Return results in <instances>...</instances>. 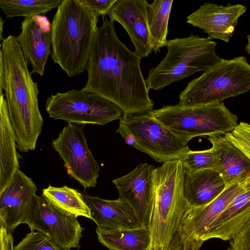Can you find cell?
<instances>
[{
	"label": "cell",
	"instance_id": "6da1fadb",
	"mask_svg": "<svg viewBox=\"0 0 250 250\" xmlns=\"http://www.w3.org/2000/svg\"><path fill=\"white\" fill-rule=\"evenodd\" d=\"M114 23L104 21L96 30L85 68L87 79L81 89L110 101L124 114L149 113L154 103L141 71L142 58L121 41Z\"/></svg>",
	"mask_w": 250,
	"mask_h": 250
},
{
	"label": "cell",
	"instance_id": "7a4b0ae2",
	"mask_svg": "<svg viewBox=\"0 0 250 250\" xmlns=\"http://www.w3.org/2000/svg\"><path fill=\"white\" fill-rule=\"evenodd\" d=\"M5 71L4 95L17 137V148L26 152L36 148L43 120L39 108L38 83L34 82L16 37L1 43Z\"/></svg>",
	"mask_w": 250,
	"mask_h": 250
},
{
	"label": "cell",
	"instance_id": "3957f363",
	"mask_svg": "<svg viewBox=\"0 0 250 250\" xmlns=\"http://www.w3.org/2000/svg\"><path fill=\"white\" fill-rule=\"evenodd\" d=\"M51 23V58L70 77L83 73L98 18L80 0H62Z\"/></svg>",
	"mask_w": 250,
	"mask_h": 250
},
{
	"label": "cell",
	"instance_id": "277c9868",
	"mask_svg": "<svg viewBox=\"0 0 250 250\" xmlns=\"http://www.w3.org/2000/svg\"><path fill=\"white\" fill-rule=\"evenodd\" d=\"M184 177L180 160L166 162L153 170L148 249L167 250L181 229L190 208L184 194Z\"/></svg>",
	"mask_w": 250,
	"mask_h": 250
},
{
	"label": "cell",
	"instance_id": "5b68a950",
	"mask_svg": "<svg viewBox=\"0 0 250 250\" xmlns=\"http://www.w3.org/2000/svg\"><path fill=\"white\" fill-rule=\"evenodd\" d=\"M216 45L208 37L193 34L168 40L166 56L157 67L150 69L146 79L148 89L159 90L197 72L206 71L222 59L216 54Z\"/></svg>",
	"mask_w": 250,
	"mask_h": 250
},
{
	"label": "cell",
	"instance_id": "8992f818",
	"mask_svg": "<svg viewBox=\"0 0 250 250\" xmlns=\"http://www.w3.org/2000/svg\"><path fill=\"white\" fill-rule=\"evenodd\" d=\"M250 91V64L241 56L222 60L189 82L179 104L194 106L222 102Z\"/></svg>",
	"mask_w": 250,
	"mask_h": 250
},
{
	"label": "cell",
	"instance_id": "52a82bcc",
	"mask_svg": "<svg viewBox=\"0 0 250 250\" xmlns=\"http://www.w3.org/2000/svg\"><path fill=\"white\" fill-rule=\"evenodd\" d=\"M185 144L192 138L219 136L232 131L238 117L224 102L194 106H164L149 112Z\"/></svg>",
	"mask_w": 250,
	"mask_h": 250
},
{
	"label": "cell",
	"instance_id": "ba28073f",
	"mask_svg": "<svg viewBox=\"0 0 250 250\" xmlns=\"http://www.w3.org/2000/svg\"><path fill=\"white\" fill-rule=\"evenodd\" d=\"M50 118L76 125H104L124 113L116 104L95 93L73 89L51 95L45 105Z\"/></svg>",
	"mask_w": 250,
	"mask_h": 250
},
{
	"label": "cell",
	"instance_id": "9c48e42d",
	"mask_svg": "<svg viewBox=\"0 0 250 250\" xmlns=\"http://www.w3.org/2000/svg\"><path fill=\"white\" fill-rule=\"evenodd\" d=\"M119 123L135 138L137 149L157 162L180 160L190 150L180 138L150 113L124 114Z\"/></svg>",
	"mask_w": 250,
	"mask_h": 250
},
{
	"label": "cell",
	"instance_id": "30bf717a",
	"mask_svg": "<svg viewBox=\"0 0 250 250\" xmlns=\"http://www.w3.org/2000/svg\"><path fill=\"white\" fill-rule=\"evenodd\" d=\"M52 146L72 178L85 189L96 187L100 168L88 148L82 127L68 123L52 140Z\"/></svg>",
	"mask_w": 250,
	"mask_h": 250
},
{
	"label": "cell",
	"instance_id": "8fae6325",
	"mask_svg": "<svg viewBox=\"0 0 250 250\" xmlns=\"http://www.w3.org/2000/svg\"><path fill=\"white\" fill-rule=\"evenodd\" d=\"M77 216L54 206L42 196L36 195L32 208L23 223L31 230L47 235L60 250L80 247V241L84 229Z\"/></svg>",
	"mask_w": 250,
	"mask_h": 250
},
{
	"label": "cell",
	"instance_id": "7c38bea8",
	"mask_svg": "<svg viewBox=\"0 0 250 250\" xmlns=\"http://www.w3.org/2000/svg\"><path fill=\"white\" fill-rule=\"evenodd\" d=\"M37 188L33 180L18 170L0 192V228L13 233L23 224L34 203Z\"/></svg>",
	"mask_w": 250,
	"mask_h": 250
},
{
	"label": "cell",
	"instance_id": "4fadbf2b",
	"mask_svg": "<svg viewBox=\"0 0 250 250\" xmlns=\"http://www.w3.org/2000/svg\"><path fill=\"white\" fill-rule=\"evenodd\" d=\"M153 169L152 165L142 163L129 173L112 180L119 198L131 207L141 226L146 227L152 207Z\"/></svg>",
	"mask_w": 250,
	"mask_h": 250
},
{
	"label": "cell",
	"instance_id": "5bb4252c",
	"mask_svg": "<svg viewBox=\"0 0 250 250\" xmlns=\"http://www.w3.org/2000/svg\"><path fill=\"white\" fill-rule=\"evenodd\" d=\"M148 4L146 0H116L107 13L110 20L125 29L134 52L141 58L153 51L147 18Z\"/></svg>",
	"mask_w": 250,
	"mask_h": 250
},
{
	"label": "cell",
	"instance_id": "9a60e30c",
	"mask_svg": "<svg viewBox=\"0 0 250 250\" xmlns=\"http://www.w3.org/2000/svg\"><path fill=\"white\" fill-rule=\"evenodd\" d=\"M242 4L227 5L205 3L187 17V22L203 30L210 39L229 42L238 24L239 19L246 12Z\"/></svg>",
	"mask_w": 250,
	"mask_h": 250
},
{
	"label": "cell",
	"instance_id": "2e32d148",
	"mask_svg": "<svg viewBox=\"0 0 250 250\" xmlns=\"http://www.w3.org/2000/svg\"><path fill=\"white\" fill-rule=\"evenodd\" d=\"M16 37L23 56L32 66V73L42 77L51 53V24L47 18L37 15L24 18Z\"/></svg>",
	"mask_w": 250,
	"mask_h": 250
},
{
	"label": "cell",
	"instance_id": "e0dca14e",
	"mask_svg": "<svg viewBox=\"0 0 250 250\" xmlns=\"http://www.w3.org/2000/svg\"><path fill=\"white\" fill-rule=\"evenodd\" d=\"M247 179L227 186L209 204L199 208H190L184 218L181 233L187 237L204 242V237L211 225L242 190Z\"/></svg>",
	"mask_w": 250,
	"mask_h": 250
},
{
	"label": "cell",
	"instance_id": "ac0fdd59",
	"mask_svg": "<svg viewBox=\"0 0 250 250\" xmlns=\"http://www.w3.org/2000/svg\"><path fill=\"white\" fill-rule=\"evenodd\" d=\"M82 194L91 209L92 220L97 225V229L111 232L142 226L131 207L121 199L107 200Z\"/></svg>",
	"mask_w": 250,
	"mask_h": 250
},
{
	"label": "cell",
	"instance_id": "d6986e66",
	"mask_svg": "<svg viewBox=\"0 0 250 250\" xmlns=\"http://www.w3.org/2000/svg\"><path fill=\"white\" fill-rule=\"evenodd\" d=\"M250 220V176L238 194L210 226L204 241L229 240Z\"/></svg>",
	"mask_w": 250,
	"mask_h": 250
},
{
	"label": "cell",
	"instance_id": "ffe728a7",
	"mask_svg": "<svg viewBox=\"0 0 250 250\" xmlns=\"http://www.w3.org/2000/svg\"><path fill=\"white\" fill-rule=\"evenodd\" d=\"M208 139L216 158L214 170L221 175L226 187L250 176V160L225 135L210 136Z\"/></svg>",
	"mask_w": 250,
	"mask_h": 250
},
{
	"label": "cell",
	"instance_id": "44dd1931",
	"mask_svg": "<svg viewBox=\"0 0 250 250\" xmlns=\"http://www.w3.org/2000/svg\"><path fill=\"white\" fill-rule=\"evenodd\" d=\"M226 186L221 175L215 170L204 169L185 173L184 194L190 208L204 206L215 199Z\"/></svg>",
	"mask_w": 250,
	"mask_h": 250
},
{
	"label": "cell",
	"instance_id": "7402d4cb",
	"mask_svg": "<svg viewBox=\"0 0 250 250\" xmlns=\"http://www.w3.org/2000/svg\"><path fill=\"white\" fill-rule=\"evenodd\" d=\"M4 94L0 96V192L19 169L17 137L12 125Z\"/></svg>",
	"mask_w": 250,
	"mask_h": 250
},
{
	"label": "cell",
	"instance_id": "603a6c76",
	"mask_svg": "<svg viewBox=\"0 0 250 250\" xmlns=\"http://www.w3.org/2000/svg\"><path fill=\"white\" fill-rule=\"evenodd\" d=\"M99 242L109 250H147L149 246L148 228L103 232L96 229Z\"/></svg>",
	"mask_w": 250,
	"mask_h": 250
},
{
	"label": "cell",
	"instance_id": "cb8c5ba5",
	"mask_svg": "<svg viewBox=\"0 0 250 250\" xmlns=\"http://www.w3.org/2000/svg\"><path fill=\"white\" fill-rule=\"evenodd\" d=\"M42 196L66 213L92 220L91 209L84 201L83 194L76 189L66 186L61 188L49 186L42 189Z\"/></svg>",
	"mask_w": 250,
	"mask_h": 250
},
{
	"label": "cell",
	"instance_id": "d4e9b609",
	"mask_svg": "<svg viewBox=\"0 0 250 250\" xmlns=\"http://www.w3.org/2000/svg\"><path fill=\"white\" fill-rule=\"evenodd\" d=\"M173 0H155L149 3L147 18L148 26L154 53L166 46L167 41L168 23Z\"/></svg>",
	"mask_w": 250,
	"mask_h": 250
},
{
	"label": "cell",
	"instance_id": "484cf974",
	"mask_svg": "<svg viewBox=\"0 0 250 250\" xmlns=\"http://www.w3.org/2000/svg\"><path fill=\"white\" fill-rule=\"evenodd\" d=\"M62 0H0V7L6 18H29L46 14L57 8Z\"/></svg>",
	"mask_w": 250,
	"mask_h": 250
},
{
	"label": "cell",
	"instance_id": "4316f807",
	"mask_svg": "<svg viewBox=\"0 0 250 250\" xmlns=\"http://www.w3.org/2000/svg\"><path fill=\"white\" fill-rule=\"evenodd\" d=\"M180 160L185 173H192L208 169H214L216 165L215 156L211 148L198 151L189 150Z\"/></svg>",
	"mask_w": 250,
	"mask_h": 250
},
{
	"label": "cell",
	"instance_id": "83f0119b",
	"mask_svg": "<svg viewBox=\"0 0 250 250\" xmlns=\"http://www.w3.org/2000/svg\"><path fill=\"white\" fill-rule=\"evenodd\" d=\"M14 250H60L44 233L31 230L15 247Z\"/></svg>",
	"mask_w": 250,
	"mask_h": 250
},
{
	"label": "cell",
	"instance_id": "f1b7e54d",
	"mask_svg": "<svg viewBox=\"0 0 250 250\" xmlns=\"http://www.w3.org/2000/svg\"><path fill=\"white\" fill-rule=\"evenodd\" d=\"M224 135L250 160V124L240 122L232 131Z\"/></svg>",
	"mask_w": 250,
	"mask_h": 250
},
{
	"label": "cell",
	"instance_id": "f546056e",
	"mask_svg": "<svg viewBox=\"0 0 250 250\" xmlns=\"http://www.w3.org/2000/svg\"><path fill=\"white\" fill-rule=\"evenodd\" d=\"M228 250H250V220L229 240Z\"/></svg>",
	"mask_w": 250,
	"mask_h": 250
},
{
	"label": "cell",
	"instance_id": "4dcf8cb0",
	"mask_svg": "<svg viewBox=\"0 0 250 250\" xmlns=\"http://www.w3.org/2000/svg\"><path fill=\"white\" fill-rule=\"evenodd\" d=\"M81 1L89 8L98 17L101 15L107 14L116 0H80Z\"/></svg>",
	"mask_w": 250,
	"mask_h": 250
},
{
	"label": "cell",
	"instance_id": "1f68e13d",
	"mask_svg": "<svg viewBox=\"0 0 250 250\" xmlns=\"http://www.w3.org/2000/svg\"><path fill=\"white\" fill-rule=\"evenodd\" d=\"M204 242L184 236L179 231L174 250H200Z\"/></svg>",
	"mask_w": 250,
	"mask_h": 250
},
{
	"label": "cell",
	"instance_id": "d6a6232c",
	"mask_svg": "<svg viewBox=\"0 0 250 250\" xmlns=\"http://www.w3.org/2000/svg\"><path fill=\"white\" fill-rule=\"evenodd\" d=\"M0 250H14L12 234L0 228Z\"/></svg>",
	"mask_w": 250,
	"mask_h": 250
},
{
	"label": "cell",
	"instance_id": "836d02e7",
	"mask_svg": "<svg viewBox=\"0 0 250 250\" xmlns=\"http://www.w3.org/2000/svg\"><path fill=\"white\" fill-rule=\"evenodd\" d=\"M119 133L125 142L126 144L131 146L135 148H137V143L135 138L127 128L122 124L119 123L118 128L116 131Z\"/></svg>",
	"mask_w": 250,
	"mask_h": 250
},
{
	"label": "cell",
	"instance_id": "e575fe53",
	"mask_svg": "<svg viewBox=\"0 0 250 250\" xmlns=\"http://www.w3.org/2000/svg\"><path fill=\"white\" fill-rule=\"evenodd\" d=\"M5 87V71L2 52L0 50V91L2 93Z\"/></svg>",
	"mask_w": 250,
	"mask_h": 250
},
{
	"label": "cell",
	"instance_id": "d590c367",
	"mask_svg": "<svg viewBox=\"0 0 250 250\" xmlns=\"http://www.w3.org/2000/svg\"><path fill=\"white\" fill-rule=\"evenodd\" d=\"M178 233L174 237L173 241H172V243L170 244L169 248L166 250H175L176 243H177ZM147 250H156V249H148Z\"/></svg>",
	"mask_w": 250,
	"mask_h": 250
},
{
	"label": "cell",
	"instance_id": "8d00e7d4",
	"mask_svg": "<svg viewBox=\"0 0 250 250\" xmlns=\"http://www.w3.org/2000/svg\"><path fill=\"white\" fill-rule=\"evenodd\" d=\"M246 38L247 39V43L245 46V50L250 56V34L247 35Z\"/></svg>",
	"mask_w": 250,
	"mask_h": 250
},
{
	"label": "cell",
	"instance_id": "74e56055",
	"mask_svg": "<svg viewBox=\"0 0 250 250\" xmlns=\"http://www.w3.org/2000/svg\"><path fill=\"white\" fill-rule=\"evenodd\" d=\"M4 21L3 20L2 17L0 18V42H2V32H3V27L4 25Z\"/></svg>",
	"mask_w": 250,
	"mask_h": 250
}]
</instances>
